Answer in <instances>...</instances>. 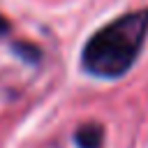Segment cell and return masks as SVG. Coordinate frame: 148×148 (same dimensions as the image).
<instances>
[{
	"label": "cell",
	"instance_id": "obj_3",
	"mask_svg": "<svg viewBox=\"0 0 148 148\" xmlns=\"http://www.w3.org/2000/svg\"><path fill=\"white\" fill-rule=\"evenodd\" d=\"M9 30H12V25H9V21H7V18H5L2 14H0V37H2V35H7Z\"/></svg>",
	"mask_w": 148,
	"mask_h": 148
},
{
	"label": "cell",
	"instance_id": "obj_2",
	"mask_svg": "<svg viewBox=\"0 0 148 148\" xmlns=\"http://www.w3.org/2000/svg\"><path fill=\"white\" fill-rule=\"evenodd\" d=\"M102 139H104V132H102V125H81L74 134V141L79 148H99L102 146Z\"/></svg>",
	"mask_w": 148,
	"mask_h": 148
},
{
	"label": "cell",
	"instance_id": "obj_1",
	"mask_svg": "<svg viewBox=\"0 0 148 148\" xmlns=\"http://www.w3.org/2000/svg\"><path fill=\"white\" fill-rule=\"evenodd\" d=\"M148 37V7L127 12L95 30L81 51V67L97 79H120L139 58Z\"/></svg>",
	"mask_w": 148,
	"mask_h": 148
}]
</instances>
